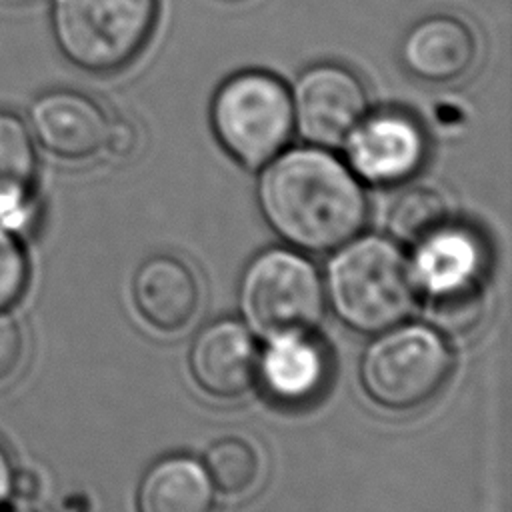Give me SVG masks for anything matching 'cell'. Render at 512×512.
I'll return each instance as SVG.
<instances>
[{"instance_id": "4", "label": "cell", "mask_w": 512, "mask_h": 512, "mask_svg": "<svg viewBox=\"0 0 512 512\" xmlns=\"http://www.w3.org/2000/svg\"><path fill=\"white\" fill-rule=\"evenodd\" d=\"M210 124L238 164L260 168L286 148L294 132L290 90L272 72H236L214 92Z\"/></svg>"}, {"instance_id": "17", "label": "cell", "mask_w": 512, "mask_h": 512, "mask_svg": "<svg viewBox=\"0 0 512 512\" xmlns=\"http://www.w3.org/2000/svg\"><path fill=\"white\" fill-rule=\"evenodd\" d=\"M206 472L222 494L246 496L262 474V458L252 442L242 436H224L206 452Z\"/></svg>"}, {"instance_id": "9", "label": "cell", "mask_w": 512, "mask_h": 512, "mask_svg": "<svg viewBox=\"0 0 512 512\" xmlns=\"http://www.w3.org/2000/svg\"><path fill=\"white\" fill-rule=\"evenodd\" d=\"M358 180L392 186L410 180L424 164L428 142L416 118L402 110L366 112L342 142Z\"/></svg>"}, {"instance_id": "6", "label": "cell", "mask_w": 512, "mask_h": 512, "mask_svg": "<svg viewBox=\"0 0 512 512\" xmlns=\"http://www.w3.org/2000/svg\"><path fill=\"white\" fill-rule=\"evenodd\" d=\"M428 320L448 332L472 330L484 310V252L476 234L454 220L414 246L410 264Z\"/></svg>"}, {"instance_id": "13", "label": "cell", "mask_w": 512, "mask_h": 512, "mask_svg": "<svg viewBox=\"0 0 512 512\" xmlns=\"http://www.w3.org/2000/svg\"><path fill=\"white\" fill-rule=\"evenodd\" d=\"M132 300L150 328L160 334H176L188 328L200 310V284L182 260L158 254L136 270Z\"/></svg>"}, {"instance_id": "8", "label": "cell", "mask_w": 512, "mask_h": 512, "mask_svg": "<svg viewBox=\"0 0 512 512\" xmlns=\"http://www.w3.org/2000/svg\"><path fill=\"white\" fill-rule=\"evenodd\" d=\"M288 90L292 124L306 144L342 146L368 112V94L362 80L336 62L304 68Z\"/></svg>"}, {"instance_id": "19", "label": "cell", "mask_w": 512, "mask_h": 512, "mask_svg": "<svg viewBox=\"0 0 512 512\" xmlns=\"http://www.w3.org/2000/svg\"><path fill=\"white\" fill-rule=\"evenodd\" d=\"M28 258L12 230L0 226V312L20 300L28 284Z\"/></svg>"}, {"instance_id": "12", "label": "cell", "mask_w": 512, "mask_h": 512, "mask_svg": "<svg viewBox=\"0 0 512 512\" xmlns=\"http://www.w3.org/2000/svg\"><path fill=\"white\" fill-rule=\"evenodd\" d=\"M478 56V42L466 22L450 14L418 20L402 38L400 60L418 80L448 84L470 72Z\"/></svg>"}, {"instance_id": "5", "label": "cell", "mask_w": 512, "mask_h": 512, "mask_svg": "<svg viewBox=\"0 0 512 512\" xmlns=\"http://www.w3.org/2000/svg\"><path fill=\"white\" fill-rule=\"evenodd\" d=\"M450 368V350L438 330L422 324L392 326L366 346L360 384L380 408L410 412L436 398Z\"/></svg>"}, {"instance_id": "11", "label": "cell", "mask_w": 512, "mask_h": 512, "mask_svg": "<svg viewBox=\"0 0 512 512\" xmlns=\"http://www.w3.org/2000/svg\"><path fill=\"white\" fill-rule=\"evenodd\" d=\"M258 350L250 330L236 320H218L198 332L190 346V374L212 398L234 400L258 380Z\"/></svg>"}, {"instance_id": "10", "label": "cell", "mask_w": 512, "mask_h": 512, "mask_svg": "<svg viewBox=\"0 0 512 512\" xmlns=\"http://www.w3.org/2000/svg\"><path fill=\"white\" fill-rule=\"evenodd\" d=\"M110 118L88 94L54 88L38 94L28 108V130L34 144L66 162H84L104 154Z\"/></svg>"}, {"instance_id": "14", "label": "cell", "mask_w": 512, "mask_h": 512, "mask_svg": "<svg viewBox=\"0 0 512 512\" xmlns=\"http://www.w3.org/2000/svg\"><path fill=\"white\" fill-rule=\"evenodd\" d=\"M258 378L274 400L304 404L326 384L328 356L308 334L272 338L258 356Z\"/></svg>"}, {"instance_id": "18", "label": "cell", "mask_w": 512, "mask_h": 512, "mask_svg": "<svg viewBox=\"0 0 512 512\" xmlns=\"http://www.w3.org/2000/svg\"><path fill=\"white\" fill-rule=\"evenodd\" d=\"M448 222H452V216L446 200L430 188H414L400 194L388 212L390 234L412 248Z\"/></svg>"}, {"instance_id": "16", "label": "cell", "mask_w": 512, "mask_h": 512, "mask_svg": "<svg viewBox=\"0 0 512 512\" xmlns=\"http://www.w3.org/2000/svg\"><path fill=\"white\" fill-rule=\"evenodd\" d=\"M36 144L18 114L0 108V226L14 230L30 216Z\"/></svg>"}, {"instance_id": "21", "label": "cell", "mask_w": 512, "mask_h": 512, "mask_svg": "<svg viewBox=\"0 0 512 512\" xmlns=\"http://www.w3.org/2000/svg\"><path fill=\"white\" fill-rule=\"evenodd\" d=\"M138 144V132L128 120H112L104 144V154L110 158H128Z\"/></svg>"}, {"instance_id": "7", "label": "cell", "mask_w": 512, "mask_h": 512, "mask_svg": "<svg viewBox=\"0 0 512 512\" xmlns=\"http://www.w3.org/2000/svg\"><path fill=\"white\" fill-rule=\"evenodd\" d=\"M238 296L246 324L266 340L310 334L324 310L316 268L284 248L266 250L246 266Z\"/></svg>"}, {"instance_id": "2", "label": "cell", "mask_w": 512, "mask_h": 512, "mask_svg": "<svg viewBox=\"0 0 512 512\" xmlns=\"http://www.w3.org/2000/svg\"><path fill=\"white\" fill-rule=\"evenodd\" d=\"M326 296L348 328L378 334L410 314L416 284L410 262L394 242L364 236L352 238L330 258Z\"/></svg>"}, {"instance_id": "3", "label": "cell", "mask_w": 512, "mask_h": 512, "mask_svg": "<svg viewBox=\"0 0 512 512\" xmlns=\"http://www.w3.org/2000/svg\"><path fill=\"white\" fill-rule=\"evenodd\" d=\"M158 0H50L48 22L58 52L72 66L108 74L146 46Z\"/></svg>"}, {"instance_id": "22", "label": "cell", "mask_w": 512, "mask_h": 512, "mask_svg": "<svg viewBox=\"0 0 512 512\" xmlns=\"http://www.w3.org/2000/svg\"><path fill=\"white\" fill-rule=\"evenodd\" d=\"M12 478H14L12 464H10L4 448L0 446V502L10 496V492H12Z\"/></svg>"}, {"instance_id": "1", "label": "cell", "mask_w": 512, "mask_h": 512, "mask_svg": "<svg viewBox=\"0 0 512 512\" xmlns=\"http://www.w3.org/2000/svg\"><path fill=\"white\" fill-rule=\"evenodd\" d=\"M260 168V212L288 244L306 252H330L362 230L368 212L362 184L330 148H284Z\"/></svg>"}, {"instance_id": "15", "label": "cell", "mask_w": 512, "mask_h": 512, "mask_svg": "<svg viewBox=\"0 0 512 512\" xmlns=\"http://www.w3.org/2000/svg\"><path fill=\"white\" fill-rule=\"evenodd\" d=\"M214 484L206 468L190 456L154 462L136 490V512H212Z\"/></svg>"}, {"instance_id": "20", "label": "cell", "mask_w": 512, "mask_h": 512, "mask_svg": "<svg viewBox=\"0 0 512 512\" xmlns=\"http://www.w3.org/2000/svg\"><path fill=\"white\" fill-rule=\"evenodd\" d=\"M26 352V338L20 322L6 314V310L0 312V384L12 380L24 360Z\"/></svg>"}]
</instances>
